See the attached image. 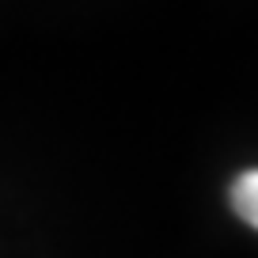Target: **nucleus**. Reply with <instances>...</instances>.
Segmentation results:
<instances>
[{"instance_id": "obj_1", "label": "nucleus", "mask_w": 258, "mask_h": 258, "mask_svg": "<svg viewBox=\"0 0 258 258\" xmlns=\"http://www.w3.org/2000/svg\"><path fill=\"white\" fill-rule=\"evenodd\" d=\"M228 198H232V209L239 220H247L250 228L258 232V167L243 171V175H235L232 190H228Z\"/></svg>"}]
</instances>
